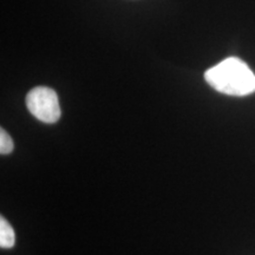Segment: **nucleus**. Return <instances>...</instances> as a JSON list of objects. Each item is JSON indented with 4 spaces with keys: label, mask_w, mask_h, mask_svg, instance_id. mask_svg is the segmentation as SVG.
Masks as SVG:
<instances>
[{
    "label": "nucleus",
    "mask_w": 255,
    "mask_h": 255,
    "mask_svg": "<svg viewBox=\"0 0 255 255\" xmlns=\"http://www.w3.org/2000/svg\"><path fill=\"white\" fill-rule=\"evenodd\" d=\"M15 234L12 226L5 218H0V247L11 248L14 246Z\"/></svg>",
    "instance_id": "nucleus-3"
},
{
    "label": "nucleus",
    "mask_w": 255,
    "mask_h": 255,
    "mask_svg": "<svg viewBox=\"0 0 255 255\" xmlns=\"http://www.w3.org/2000/svg\"><path fill=\"white\" fill-rule=\"evenodd\" d=\"M206 82L214 90L228 96H247L255 92V75L244 60L229 57L207 70Z\"/></svg>",
    "instance_id": "nucleus-1"
},
{
    "label": "nucleus",
    "mask_w": 255,
    "mask_h": 255,
    "mask_svg": "<svg viewBox=\"0 0 255 255\" xmlns=\"http://www.w3.org/2000/svg\"><path fill=\"white\" fill-rule=\"evenodd\" d=\"M30 113L44 123H56L60 119L59 100L56 91L46 87H37L26 96Z\"/></svg>",
    "instance_id": "nucleus-2"
},
{
    "label": "nucleus",
    "mask_w": 255,
    "mask_h": 255,
    "mask_svg": "<svg viewBox=\"0 0 255 255\" xmlns=\"http://www.w3.org/2000/svg\"><path fill=\"white\" fill-rule=\"evenodd\" d=\"M13 141L4 129L0 130V152L2 155H7L13 150Z\"/></svg>",
    "instance_id": "nucleus-4"
}]
</instances>
